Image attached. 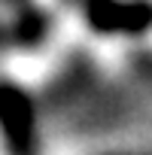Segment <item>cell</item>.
<instances>
[{"instance_id":"obj_1","label":"cell","mask_w":152,"mask_h":155,"mask_svg":"<svg viewBox=\"0 0 152 155\" xmlns=\"http://www.w3.org/2000/svg\"><path fill=\"white\" fill-rule=\"evenodd\" d=\"M88 18L97 31H137L149 21V9L143 6H122L113 0H91Z\"/></svg>"},{"instance_id":"obj_2","label":"cell","mask_w":152,"mask_h":155,"mask_svg":"<svg viewBox=\"0 0 152 155\" xmlns=\"http://www.w3.org/2000/svg\"><path fill=\"white\" fill-rule=\"evenodd\" d=\"M0 122H6V134L15 146V152H28L31 146V110L21 94L15 91H0Z\"/></svg>"}]
</instances>
